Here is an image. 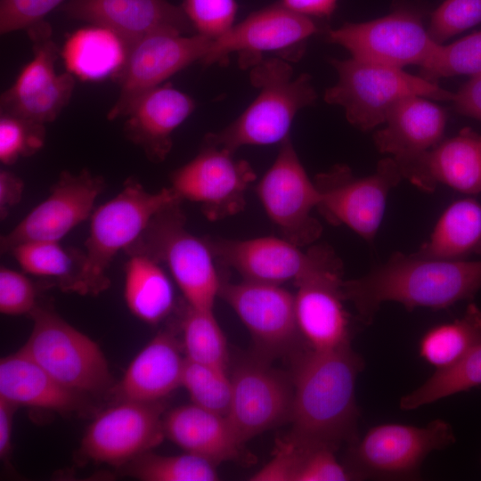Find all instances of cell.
I'll return each mask as SVG.
<instances>
[{
	"label": "cell",
	"instance_id": "cell-15",
	"mask_svg": "<svg viewBox=\"0 0 481 481\" xmlns=\"http://www.w3.org/2000/svg\"><path fill=\"white\" fill-rule=\"evenodd\" d=\"M212 39L195 34L169 32L150 34L130 49L116 77L120 92L108 112L109 120L126 117L134 104L148 91L195 61H202Z\"/></svg>",
	"mask_w": 481,
	"mask_h": 481
},
{
	"label": "cell",
	"instance_id": "cell-2",
	"mask_svg": "<svg viewBox=\"0 0 481 481\" xmlns=\"http://www.w3.org/2000/svg\"><path fill=\"white\" fill-rule=\"evenodd\" d=\"M481 289V260H444L395 252L367 274L342 282L346 300L370 324L381 304L445 309L471 300Z\"/></svg>",
	"mask_w": 481,
	"mask_h": 481
},
{
	"label": "cell",
	"instance_id": "cell-31",
	"mask_svg": "<svg viewBox=\"0 0 481 481\" xmlns=\"http://www.w3.org/2000/svg\"><path fill=\"white\" fill-rule=\"evenodd\" d=\"M481 343V308L470 302L464 314L428 330L419 343L420 356L436 370L446 368Z\"/></svg>",
	"mask_w": 481,
	"mask_h": 481
},
{
	"label": "cell",
	"instance_id": "cell-5",
	"mask_svg": "<svg viewBox=\"0 0 481 481\" xmlns=\"http://www.w3.org/2000/svg\"><path fill=\"white\" fill-rule=\"evenodd\" d=\"M330 62L338 79L326 89L324 101L341 106L348 122L362 131L385 124L395 107L409 97L452 101L453 96L436 82L410 74L401 68L353 57L330 59Z\"/></svg>",
	"mask_w": 481,
	"mask_h": 481
},
{
	"label": "cell",
	"instance_id": "cell-48",
	"mask_svg": "<svg viewBox=\"0 0 481 481\" xmlns=\"http://www.w3.org/2000/svg\"><path fill=\"white\" fill-rule=\"evenodd\" d=\"M338 0H281L287 8L307 17L329 18Z\"/></svg>",
	"mask_w": 481,
	"mask_h": 481
},
{
	"label": "cell",
	"instance_id": "cell-26",
	"mask_svg": "<svg viewBox=\"0 0 481 481\" xmlns=\"http://www.w3.org/2000/svg\"><path fill=\"white\" fill-rule=\"evenodd\" d=\"M165 436L185 452L215 464L246 458L244 442L226 416L205 410L194 404L182 405L165 413Z\"/></svg>",
	"mask_w": 481,
	"mask_h": 481
},
{
	"label": "cell",
	"instance_id": "cell-3",
	"mask_svg": "<svg viewBox=\"0 0 481 481\" xmlns=\"http://www.w3.org/2000/svg\"><path fill=\"white\" fill-rule=\"evenodd\" d=\"M252 85L259 94L245 111L217 133L205 136V143L234 153L245 145L281 143L301 109L314 102L316 92L308 74L293 77V69L282 58L261 60L252 66Z\"/></svg>",
	"mask_w": 481,
	"mask_h": 481
},
{
	"label": "cell",
	"instance_id": "cell-21",
	"mask_svg": "<svg viewBox=\"0 0 481 481\" xmlns=\"http://www.w3.org/2000/svg\"><path fill=\"white\" fill-rule=\"evenodd\" d=\"M60 9L69 18L111 29L130 49L150 34L187 35L193 29L182 6L167 0H67Z\"/></svg>",
	"mask_w": 481,
	"mask_h": 481
},
{
	"label": "cell",
	"instance_id": "cell-45",
	"mask_svg": "<svg viewBox=\"0 0 481 481\" xmlns=\"http://www.w3.org/2000/svg\"><path fill=\"white\" fill-rule=\"evenodd\" d=\"M67 0H0V32L27 29Z\"/></svg>",
	"mask_w": 481,
	"mask_h": 481
},
{
	"label": "cell",
	"instance_id": "cell-12",
	"mask_svg": "<svg viewBox=\"0 0 481 481\" xmlns=\"http://www.w3.org/2000/svg\"><path fill=\"white\" fill-rule=\"evenodd\" d=\"M219 297L236 313L248 329L255 355L273 361L298 350L303 340L297 322L295 295L281 285L243 280L221 283Z\"/></svg>",
	"mask_w": 481,
	"mask_h": 481
},
{
	"label": "cell",
	"instance_id": "cell-34",
	"mask_svg": "<svg viewBox=\"0 0 481 481\" xmlns=\"http://www.w3.org/2000/svg\"><path fill=\"white\" fill-rule=\"evenodd\" d=\"M26 30L32 44L33 59L22 69L13 85L1 94L0 102L39 94L51 88L58 78L54 64L59 50L52 38L51 26L43 20Z\"/></svg>",
	"mask_w": 481,
	"mask_h": 481
},
{
	"label": "cell",
	"instance_id": "cell-41",
	"mask_svg": "<svg viewBox=\"0 0 481 481\" xmlns=\"http://www.w3.org/2000/svg\"><path fill=\"white\" fill-rule=\"evenodd\" d=\"M289 438L296 446L297 461L293 481H346L355 479L346 466L337 460L336 450L325 445L302 443Z\"/></svg>",
	"mask_w": 481,
	"mask_h": 481
},
{
	"label": "cell",
	"instance_id": "cell-1",
	"mask_svg": "<svg viewBox=\"0 0 481 481\" xmlns=\"http://www.w3.org/2000/svg\"><path fill=\"white\" fill-rule=\"evenodd\" d=\"M364 367L350 345L330 350H300L292 355L294 440L337 450L358 438L355 387Z\"/></svg>",
	"mask_w": 481,
	"mask_h": 481
},
{
	"label": "cell",
	"instance_id": "cell-49",
	"mask_svg": "<svg viewBox=\"0 0 481 481\" xmlns=\"http://www.w3.org/2000/svg\"><path fill=\"white\" fill-rule=\"evenodd\" d=\"M19 406L0 396V456L5 459L11 450L13 415Z\"/></svg>",
	"mask_w": 481,
	"mask_h": 481
},
{
	"label": "cell",
	"instance_id": "cell-43",
	"mask_svg": "<svg viewBox=\"0 0 481 481\" xmlns=\"http://www.w3.org/2000/svg\"><path fill=\"white\" fill-rule=\"evenodd\" d=\"M182 8L197 34L216 39L232 26L235 0H183Z\"/></svg>",
	"mask_w": 481,
	"mask_h": 481
},
{
	"label": "cell",
	"instance_id": "cell-50",
	"mask_svg": "<svg viewBox=\"0 0 481 481\" xmlns=\"http://www.w3.org/2000/svg\"><path fill=\"white\" fill-rule=\"evenodd\" d=\"M480 463H481V459H480Z\"/></svg>",
	"mask_w": 481,
	"mask_h": 481
},
{
	"label": "cell",
	"instance_id": "cell-38",
	"mask_svg": "<svg viewBox=\"0 0 481 481\" xmlns=\"http://www.w3.org/2000/svg\"><path fill=\"white\" fill-rule=\"evenodd\" d=\"M481 73V31L468 35L449 45H440L420 76L436 82L442 77L475 76Z\"/></svg>",
	"mask_w": 481,
	"mask_h": 481
},
{
	"label": "cell",
	"instance_id": "cell-37",
	"mask_svg": "<svg viewBox=\"0 0 481 481\" xmlns=\"http://www.w3.org/2000/svg\"><path fill=\"white\" fill-rule=\"evenodd\" d=\"M226 371L185 358L181 387L188 392L192 404L226 416L232 398L231 377Z\"/></svg>",
	"mask_w": 481,
	"mask_h": 481
},
{
	"label": "cell",
	"instance_id": "cell-19",
	"mask_svg": "<svg viewBox=\"0 0 481 481\" xmlns=\"http://www.w3.org/2000/svg\"><path fill=\"white\" fill-rule=\"evenodd\" d=\"M105 185L102 176L87 169L77 174L61 172L48 197L1 237V252H11L24 242L60 241L91 216Z\"/></svg>",
	"mask_w": 481,
	"mask_h": 481
},
{
	"label": "cell",
	"instance_id": "cell-14",
	"mask_svg": "<svg viewBox=\"0 0 481 481\" xmlns=\"http://www.w3.org/2000/svg\"><path fill=\"white\" fill-rule=\"evenodd\" d=\"M231 382L226 417L242 442L290 420L291 375L273 368L271 361L254 354L236 365Z\"/></svg>",
	"mask_w": 481,
	"mask_h": 481
},
{
	"label": "cell",
	"instance_id": "cell-4",
	"mask_svg": "<svg viewBox=\"0 0 481 481\" xmlns=\"http://www.w3.org/2000/svg\"><path fill=\"white\" fill-rule=\"evenodd\" d=\"M181 200L171 188L152 192L128 178L120 192L94 209L85 241L84 264L75 292L98 294L110 283L107 271L114 257L143 233L163 208Z\"/></svg>",
	"mask_w": 481,
	"mask_h": 481
},
{
	"label": "cell",
	"instance_id": "cell-13",
	"mask_svg": "<svg viewBox=\"0 0 481 481\" xmlns=\"http://www.w3.org/2000/svg\"><path fill=\"white\" fill-rule=\"evenodd\" d=\"M319 32L312 18L299 14L281 2L252 12L227 32L212 39L201 61L210 65L238 53L242 67H252L266 52L292 53L298 58L304 53L305 42Z\"/></svg>",
	"mask_w": 481,
	"mask_h": 481
},
{
	"label": "cell",
	"instance_id": "cell-6",
	"mask_svg": "<svg viewBox=\"0 0 481 481\" xmlns=\"http://www.w3.org/2000/svg\"><path fill=\"white\" fill-rule=\"evenodd\" d=\"M181 201L177 200L159 211L126 251L142 253L165 264L187 305L213 309L222 281L207 241L186 229Z\"/></svg>",
	"mask_w": 481,
	"mask_h": 481
},
{
	"label": "cell",
	"instance_id": "cell-29",
	"mask_svg": "<svg viewBox=\"0 0 481 481\" xmlns=\"http://www.w3.org/2000/svg\"><path fill=\"white\" fill-rule=\"evenodd\" d=\"M415 253L444 260L481 255V203L472 198L452 202L439 216L428 240Z\"/></svg>",
	"mask_w": 481,
	"mask_h": 481
},
{
	"label": "cell",
	"instance_id": "cell-18",
	"mask_svg": "<svg viewBox=\"0 0 481 481\" xmlns=\"http://www.w3.org/2000/svg\"><path fill=\"white\" fill-rule=\"evenodd\" d=\"M166 404L120 401L102 412L81 442L82 454L98 463L124 466L165 437Z\"/></svg>",
	"mask_w": 481,
	"mask_h": 481
},
{
	"label": "cell",
	"instance_id": "cell-44",
	"mask_svg": "<svg viewBox=\"0 0 481 481\" xmlns=\"http://www.w3.org/2000/svg\"><path fill=\"white\" fill-rule=\"evenodd\" d=\"M36 289L22 273L0 269V312L7 315L30 314L36 308Z\"/></svg>",
	"mask_w": 481,
	"mask_h": 481
},
{
	"label": "cell",
	"instance_id": "cell-25",
	"mask_svg": "<svg viewBox=\"0 0 481 481\" xmlns=\"http://www.w3.org/2000/svg\"><path fill=\"white\" fill-rule=\"evenodd\" d=\"M170 330H162L140 351L111 388L120 401L156 402L181 387L185 357Z\"/></svg>",
	"mask_w": 481,
	"mask_h": 481
},
{
	"label": "cell",
	"instance_id": "cell-22",
	"mask_svg": "<svg viewBox=\"0 0 481 481\" xmlns=\"http://www.w3.org/2000/svg\"><path fill=\"white\" fill-rule=\"evenodd\" d=\"M398 167L403 178L427 192L443 184L469 195L481 193V135L462 128Z\"/></svg>",
	"mask_w": 481,
	"mask_h": 481
},
{
	"label": "cell",
	"instance_id": "cell-40",
	"mask_svg": "<svg viewBox=\"0 0 481 481\" xmlns=\"http://www.w3.org/2000/svg\"><path fill=\"white\" fill-rule=\"evenodd\" d=\"M45 124L29 119L1 114L0 161L12 165L20 158L38 151L45 141Z\"/></svg>",
	"mask_w": 481,
	"mask_h": 481
},
{
	"label": "cell",
	"instance_id": "cell-17",
	"mask_svg": "<svg viewBox=\"0 0 481 481\" xmlns=\"http://www.w3.org/2000/svg\"><path fill=\"white\" fill-rule=\"evenodd\" d=\"M206 241L214 257L235 269L243 280L260 283L281 285L289 281L297 283L314 272L341 262L326 245L314 246L304 252L283 238Z\"/></svg>",
	"mask_w": 481,
	"mask_h": 481
},
{
	"label": "cell",
	"instance_id": "cell-11",
	"mask_svg": "<svg viewBox=\"0 0 481 481\" xmlns=\"http://www.w3.org/2000/svg\"><path fill=\"white\" fill-rule=\"evenodd\" d=\"M257 193L283 239L300 248L319 239L322 227L312 211L318 207L320 193L289 135L281 143L274 162L257 185Z\"/></svg>",
	"mask_w": 481,
	"mask_h": 481
},
{
	"label": "cell",
	"instance_id": "cell-39",
	"mask_svg": "<svg viewBox=\"0 0 481 481\" xmlns=\"http://www.w3.org/2000/svg\"><path fill=\"white\" fill-rule=\"evenodd\" d=\"M75 86L74 75L58 76L55 84L36 96L0 102L1 114L12 115L45 124L53 121L68 104Z\"/></svg>",
	"mask_w": 481,
	"mask_h": 481
},
{
	"label": "cell",
	"instance_id": "cell-46",
	"mask_svg": "<svg viewBox=\"0 0 481 481\" xmlns=\"http://www.w3.org/2000/svg\"><path fill=\"white\" fill-rule=\"evenodd\" d=\"M451 102L458 113L481 121V73L470 77Z\"/></svg>",
	"mask_w": 481,
	"mask_h": 481
},
{
	"label": "cell",
	"instance_id": "cell-47",
	"mask_svg": "<svg viewBox=\"0 0 481 481\" xmlns=\"http://www.w3.org/2000/svg\"><path fill=\"white\" fill-rule=\"evenodd\" d=\"M24 192V183L15 174L0 171V216L4 220L11 209L18 205Z\"/></svg>",
	"mask_w": 481,
	"mask_h": 481
},
{
	"label": "cell",
	"instance_id": "cell-9",
	"mask_svg": "<svg viewBox=\"0 0 481 481\" xmlns=\"http://www.w3.org/2000/svg\"><path fill=\"white\" fill-rule=\"evenodd\" d=\"M326 39L346 49L353 58L401 69L425 67L440 45L429 36L421 11L398 3L383 17L329 29Z\"/></svg>",
	"mask_w": 481,
	"mask_h": 481
},
{
	"label": "cell",
	"instance_id": "cell-30",
	"mask_svg": "<svg viewBox=\"0 0 481 481\" xmlns=\"http://www.w3.org/2000/svg\"><path fill=\"white\" fill-rule=\"evenodd\" d=\"M124 297L130 312L151 324L165 319L174 306L173 287L167 275L159 262L142 253L129 254Z\"/></svg>",
	"mask_w": 481,
	"mask_h": 481
},
{
	"label": "cell",
	"instance_id": "cell-42",
	"mask_svg": "<svg viewBox=\"0 0 481 481\" xmlns=\"http://www.w3.org/2000/svg\"><path fill=\"white\" fill-rule=\"evenodd\" d=\"M481 22V0H444L430 16L428 31L443 45L449 38Z\"/></svg>",
	"mask_w": 481,
	"mask_h": 481
},
{
	"label": "cell",
	"instance_id": "cell-36",
	"mask_svg": "<svg viewBox=\"0 0 481 481\" xmlns=\"http://www.w3.org/2000/svg\"><path fill=\"white\" fill-rule=\"evenodd\" d=\"M216 464L186 452L165 456L144 452L127 463L126 474L142 481H216Z\"/></svg>",
	"mask_w": 481,
	"mask_h": 481
},
{
	"label": "cell",
	"instance_id": "cell-10",
	"mask_svg": "<svg viewBox=\"0 0 481 481\" xmlns=\"http://www.w3.org/2000/svg\"><path fill=\"white\" fill-rule=\"evenodd\" d=\"M403 179L391 157L379 161L366 176H355L346 165H336L315 177L320 193L316 209L331 224H343L372 241L384 217L390 191Z\"/></svg>",
	"mask_w": 481,
	"mask_h": 481
},
{
	"label": "cell",
	"instance_id": "cell-24",
	"mask_svg": "<svg viewBox=\"0 0 481 481\" xmlns=\"http://www.w3.org/2000/svg\"><path fill=\"white\" fill-rule=\"evenodd\" d=\"M446 121L442 107L430 99L412 96L395 107L373 141L380 152L391 155L400 166L444 140Z\"/></svg>",
	"mask_w": 481,
	"mask_h": 481
},
{
	"label": "cell",
	"instance_id": "cell-7",
	"mask_svg": "<svg viewBox=\"0 0 481 481\" xmlns=\"http://www.w3.org/2000/svg\"><path fill=\"white\" fill-rule=\"evenodd\" d=\"M29 314L33 327L22 351L75 392L111 390L108 363L94 340L49 309L37 306Z\"/></svg>",
	"mask_w": 481,
	"mask_h": 481
},
{
	"label": "cell",
	"instance_id": "cell-27",
	"mask_svg": "<svg viewBox=\"0 0 481 481\" xmlns=\"http://www.w3.org/2000/svg\"><path fill=\"white\" fill-rule=\"evenodd\" d=\"M83 395L59 383L21 349L0 361V396L18 406L69 413L84 408Z\"/></svg>",
	"mask_w": 481,
	"mask_h": 481
},
{
	"label": "cell",
	"instance_id": "cell-8",
	"mask_svg": "<svg viewBox=\"0 0 481 481\" xmlns=\"http://www.w3.org/2000/svg\"><path fill=\"white\" fill-rule=\"evenodd\" d=\"M455 442L452 426L440 419L423 427L377 425L349 445L345 465L355 479L414 478L420 476V467L429 453Z\"/></svg>",
	"mask_w": 481,
	"mask_h": 481
},
{
	"label": "cell",
	"instance_id": "cell-23",
	"mask_svg": "<svg viewBox=\"0 0 481 481\" xmlns=\"http://www.w3.org/2000/svg\"><path fill=\"white\" fill-rule=\"evenodd\" d=\"M195 108L191 96L167 83L145 93L131 108L125 136L152 162L163 161L172 149L173 132Z\"/></svg>",
	"mask_w": 481,
	"mask_h": 481
},
{
	"label": "cell",
	"instance_id": "cell-20",
	"mask_svg": "<svg viewBox=\"0 0 481 481\" xmlns=\"http://www.w3.org/2000/svg\"><path fill=\"white\" fill-rule=\"evenodd\" d=\"M342 271L339 262L295 284L298 326L310 349L330 351L350 345V317L344 306Z\"/></svg>",
	"mask_w": 481,
	"mask_h": 481
},
{
	"label": "cell",
	"instance_id": "cell-28",
	"mask_svg": "<svg viewBox=\"0 0 481 481\" xmlns=\"http://www.w3.org/2000/svg\"><path fill=\"white\" fill-rule=\"evenodd\" d=\"M130 47L114 31L92 25L74 32L66 41L62 57L69 73L85 80L114 78L121 71Z\"/></svg>",
	"mask_w": 481,
	"mask_h": 481
},
{
	"label": "cell",
	"instance_id": "cell-33",
	"mask_svg": "<svg viewBox=\"0 0 481 481\" xmlns=\"http://www.w3.org/2000/svg\"><path fill=\"white\" fill-rule=\"evenodd\" d=\"M481 386V343L455 363L436 370L421 386L404 395L399 406L412 411Z\"/></svg>",
	"mask_w": 481,
	"mask_h": 481
},
{
	"label": "cell",
	"instance_id": "cell-16",
	"mask_svg": "<svg viewBox=\"0 0 481 481\" xmlns=\"http://www.w3.org/2000/svg\"><path fill=\"white\" fill-rule=\"evenodd\" d=\"M255 179L248 161L204 142L194 159L173 172L170 187L181 200L200 203L209 220H219L243 210L246 191Z\"/></svg>",
	"mask_w": 481,
	"mask_h": 481
},
{
	"label": "cell",
	"instance_id": "cell-32",
	"mask_svg": "<svg viewBox=\"0 0 481 481\" xmlns=\"http://www.w3.org/2000/svg\"><path fill=\"white\" fill-rule=\"evenodd\" d=\"M11 253L25 273L53 278L63 290L75 292L84 251L64 248L60 241L40 240L19 244Z\"/></svg>",
	"mask_w": 481,
	"mask_h": 481
},
{
	"label": "cell",
	"instance_id": "cell-35",
	"mask_svg": "<svg viewBox=\"0 0 481 481\" xmlns=\"http://www.w3.org/2000/svg\"><path fill=\"white\" fill-rule=\"evenodd\" d=\"M181 328L186 359L227 370V342L213 309H199L188 305Z\"/></svg>",
	"mask_w": 481,
	"mask_h": 481
}]
</instances>
